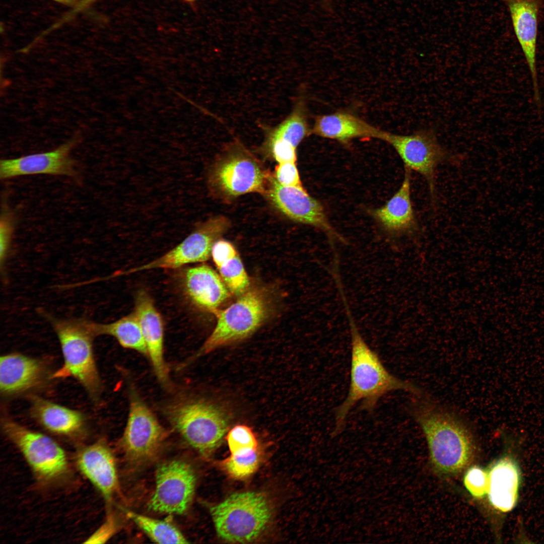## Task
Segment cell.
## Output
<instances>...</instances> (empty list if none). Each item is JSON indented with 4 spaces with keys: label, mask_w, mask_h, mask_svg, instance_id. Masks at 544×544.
I'll use <instances>...</instances> for the list:
<instances>
[{
    "label": "cell",
    "mask_w": 544,
    "mask_h": 544,
    "mask_svg": "<svg viewBox=\"0 0 544 544\" xmlns=\"http://www.w3.org/2000/svg\"><path fill=\"white\" fill-rule=\"evenodd\" d=\"M351 330V357L349 391L335 412V432L342 429L350 411L359 402L373 411L379 400L391 391L404 390L421 394L417 387L398 379L385 367L378 354L365 342L354 322L344 294L341 295Z\"/></svg>",
    "instance_id": "cell-1"
},
{
    "label": "cell",
    "mask_w": 544,
    "mask_h": 544,
    "mask_svg": "<svg viewBox=\"0 0 544 544\" xmlns=\"http://www.w3.org/2000/svg\"><path fill=\"white\" fill-rule=\"evenodd\" d=\"M415 399L411 413L426 438L432 463L444 474H455L467 466L474 449L472 434L455 413L426 398Z\"/></svg>",
    "instance_id": "cell-2"
},
{
    "label": "cell",
    "mask_w": 544,
    "mask_h": 544,
    "mask_svg": "<svg viewBox=\"0 0 544 544\" xmlns=\"http://www.w3.org/2000/svg\"><path fill=\"white\" fill-rule=\"evenodd\" d=\"M40 312L55 332L63 357V364L53 377H73L92 398H96L101 391V382L93 353V341L96 335L92 321L58 318L44 311Z\"/></svg>",
    "instance_id": "cell-3"
},
{
    "label": "cell",
    "mask_w": 544,
    "mask_h": 544,
    "mask_svg": "<svg viewBox=\"0 0 544 544\" xmlns=\"http://www.w3.org/2000/svg\"><path fill=\"white\" fill-rule=\"evenodd\" d=\"M164 414L184 440L205 456L219 446L228 428L225 411L204 399H180L166 406Z\"/></svg>",
    "instance_id": "cell-4"
},
{
    "label": "cell",
    "mask_w": 544,
    "mask_h": 544,
    "mask_svg": "<svg viewBox=\"0 0 544 544\" xmlns=\"http://www.w3.org/2000/svg\"><path fill=\"white\" fill-rule=\"evenodd\" d=\"M215 529L223 539L246 543L258 538L265 530L272 516L267 497L262 493L233 494L210 507Z\"/></svg>",
    "instance_id": "cell-5"
},
{
    "label": "cell",
    "mask_w": 544,
    "mask_h": 544,
    "mask_svg": "<svg viewBox=\"0 0 544 544\" xmlns=\"http://www.w3.org/2000/svg\"><path fill=\"white\" fill-rule=\"evenodd\" d=\"M271 310L270 295L265 289L246 290L234 303L219 310L216 327L195 357L249 336L265 321Z\"/></svg>",
    "instance_id": "cell-6"
},
{
    "label": "cell",
    "mask_w": 544,
    "mask_h": 544,
    "mask_svg": "<svg viewBox=\"0 0 544 544\" xmlns=\"http://www.w3.org/2000/svg\"><path fill=\"white\" fill-rule=\"evenodd\" d=\"M267 177L254 156L236 141L213 166L208 183L215 193L232 198L247 193H265Z\"/></svg>",
    "instance_id": "cell-7"
},
{
    "label": "cell",
    "mask_w": 544,
    "mask_h": 544,
    "mask_svg": "<svg viewBox=\"0 0 544 544\" xmlns=\"http://www.w3.org/2000/svg\"><path fill=\"white\" fill-rule=\"evenodd\" d=\"M129 412L121 439L125 456L131 464L142 465L152 460L165 439L164 428L135 390L129 394Z\"/></svg>",
    "instance_id": "cell-8"
},
{
    "label": "cell",
    "mask_w": 544,
    "mask_h": 544,
    "mask_svg": "<svg viewBox=\"0 0 544 544\" xmlns=\"http://www.w3.org/2000/svg\"><path fill=\"white\" fill-rule=\"evenodd\" d=\"M229 225V221L225 217L210 218L198 224L182 242L161 256L144 264L115 273L112 277L152 269L175 268L206 261L211 255L214 243Z\"/></svg>",
    "instance_id": "cell-9"
},
{
    "label": "cell",
    "mask_w": 544,
    "mask_h": 544,
    "mask_svg": "<svg viewBox=\"0 0 544 544\" xmlns=\"http://www.w3.org/2000/svg\"><path fill=\"white\" fill-rule=\"evenodd\" d=\"M195 484L194 472L186 462L172 460L163 463L156 472L155 488L148 508L160 513H184L192 502Z\"/></svg>",
    "instance_id": "cell-10"
},
{
    "label": "cell",
    "mask_w": 544,
    "mask_h": 544,
    "mask_svg": "<svg viewBox=\"0 0 544 544\" xmlns=\"http://www.w3.org/2000/svg\"><path fill=\"white\" fill-rule=\"evenodd\" d=\"M2 424L5 435L19 448L37 475L51 480L66 471L67 462L65 452L51 438L11 420L4 419Z\"/></svg>",
    "instance_id": "cell-11"
},
{
    "label": "cell",
    "mask_w": 544,
    "mask_h": 544,
    "mask_svg": "<svg viewBox=\"0 0 544 544\" xmlns=\"http://www.w3.org/2000/svg\"><path fill=\"white\" fill-rule=\"evenodd\" d=\"M383 141L395 149L406 168L418 173L426 180L431 195L434 198L435 170L449 157L434 132L422 129L411 134L401 135L385 131Z\"/></svg>",
    "instance_id": "cell-12"
},
{
    "label": "cell",
    "mask_w": 544,
    "mask_h": 544,
    "mask_svg": "<svg viewBox=\"0 0 544 544\" xmlns=\"http://www.w3.org/2000/svg\"><path fill=\"white\" fill-rule=\"evenodd\" d=\"M268 180L265 193L279 211L294 221L324 231L330 237L341 238L330 224L321 204L303 187L282 185L274 177H268Z\"/></svg>",
    "instance_id": "cell-13"
},
{
    "label": "cell",
    "mask_w": 544,
    "mask_h": 544,
    "mask_svg": "<svg viewBox=\"0 0 544 544\" xmlns=\"http://www.w3.org/2000/svg\"><path fill=\"white\" fill-rule=\"evenodd\" d=\"M261 128L265 137L262 148L279 163L295 162L297 147L312 133L303 100H298L291 112L277 125H262Z\"/></svg>",
    "instance_id": "cell-14"
},
{
    "label": "cell",
    "mask_w": 544,
    "mask_h": 544,
    "mask_svg": "<svg viewBox=\"0 0 544 544\" xmlns=\"http://www.w3.org/2000/svg\"><path fill=\"white\" fill-rule=\"evenodd\" d=\"M78 141V137H75L50 151L1 160V179L35 174L76 176V162L70 153Z\"/></svg>",
    "instance_id": "cell-15"
},
{
    "label": "cell",
    "mask_w": 544,
    "mask_h": 544,
    "mask_svg": "<svg viewBox=\"0 0 544 544\" xmlns=\"http://www.w3.org/2000/svg\"><path fill=\"white\" fill-rule=\"evenodd\" d=\"M531 78L534 101L540 104L536 64L537 15L541 0H504Z\"/></svg>",
    "instance_id": "cell-16"
},
{
    "label": "cell",
    "mask_w": 544,
    "mask_h": 544,
    "mask_svg": "<svg viewBox=\"0 0 544 544\" xmlns=\"http://www.w3.org/2000/svg\"><path fill=\"white\" fill-rule=\"evenodd\" d=\"M135 313L146 345L149 358L158 380L163 385L169 382L168 367L164 357V329L161 317L152 299L144 291L136 297Z\"/></svg>",
    "instance_id": "cell-17"
},
{
    "label": "cell",
    "mask_w": 544,
    "mask_h": 544,
    "mask_svg": "<svg viewBox=\"0 0 544 544\" xmlns=\"http://www.w3.org/2000/svg\"><path fill=\"white\" fill-rule=\"evenodd\" d=\"M82 473L109 501L118 489V480L113 455L103 441L85 447L77 458Z\"/></svg>",
    "instance_id": "cell-18"
},
{
    "label": "cell",
    "mask_w": 544,
    "mask_h": 544,
    "mask_svg": "<svg viewBox=\"0 0 544 544\" xmlns=\"http://www.w3.org/2000/svg\"><path fill=\"white\" fill-rule=\"evenodd\" d=\"M405 169L398 190L383 207L372 212L384 229L395 235L413 234L419 229L411 197V170Z\"/></svg>",
    "instance_id": "cell-19"
},
{
    "label": "cell",
    "mask_w": 544,
    "mask_h": 544,
    "mask_svg": "<svg viewBox=\"0 0 544 544\" xmlns=\"http://www.w3.org/2000/svg\"><path fill=\"white\" fill-rule=\"evenodd\" d=\"M223 281L214 270L206 265L186 269L182 277L183 289L190 301L215 315L228 297L227 287Z\"/></svg>",
    "instance_id": "cell-20"
},
{
    "label": "cell",
    "mask_w": 544,
    "mask_h": 544,
    "mask_svg": "<svg viewBox=\"0 0 544 544\" xmlns=\"http://www.w3.org/2000/svg\"><path fill=\"white\" fill-rule=\"evenodd\" d=\"M44 367L38 360L19 354L3 356L0 360V388L12 395L35 388L45 381Z\"/></svg>",
    "instance_id": "cell-21"
},
{
    "label": "cell",
    "mask_w": 544,
    "mask_h": 544,
    "mask_svg": "<svg viewBox=\"0 0 544 544\" xmlns=\"http://www.w3.org/2000/svg\"><path fill=\"white\" fill-rule=\"evenodd\" d=\"M312 132L322 138L347 143L354 139L363 138L382 140L385 131L352 113L338 111L318 115L312 127Z\"/></svg>",
    "instance_id": "cell-22"
},
{
    "label": "cell",
    "mask_w": 544,
    "mask_h": 544,
    "mask_svg": "<svg viewBox=\"0 0 544 544\" xmlns=\"http://www.w3.org/2000/svg\"><path fill=\"white\" fill-rule=\"evenodd\" d=\"M488 473L487 494L492 506L502 512L515 506L520 484V473L515 462L509 457L497 461Z\"/></svg>",
    "instance_id": "cell-23"
},
{
    "label": "cell",
    "mask_w": 544,
    "mask_h": 544,
    "mask_svg": "<svg viewBox=\"0 0 544 544\" xmlns=\"http://www.w3.org/2000/svg\"><path fill=\"white\" fill-rule=\"evenodd\" d=\"M34 418L48 430L60 435L73 436L82 431L85 420L80 412L38 396L31 397Z\"/></svg>",
    "instance_id": "cell-24"
},
{
    "label": "cell",
    "mask_w": 544,
    "mask_h": 544,
    "mask_svg": "<svg viewBox=\"0 0 544 544\" xmlns=\"http://www.w3.org/2000/svg\"><path fill=\"white\" fill-rule=\"evenodd\" d=\"M92 327L96 336H111L122 347L148 356L146 345L134 312L109 323H99L92 321Z\"/></svg>",
    "instance_id": "cell-25"
},
{
    "label": "cell",
    "mask_w": 544,
    "mask_h": 544,
    "mask_svg": "<svg viewBox=\"0 0 544 544\" xmlns=\"http://www.w3.org/2000/svg\"><path fill=\"white\" fill-rule=\"evenodd\" d=\"M126 516L154 541L159 543H186L189 542L180 530L167 521L138 513L124 510Z\"/></svg>",
    "instance_id": "cell-26"
},
{
    "label": "cell",
    "mask_w": 544,
    "mask_h": 544,
    "mask_svg": "<svg viewBox=\"0 0 544 544\" xmlns=\"http://www.w3.org/2000/svg\"><path fill=\"white\" fill-rule=\"evenodd\" d=\"M258 449L231 454L222 460L221 466L230 477L242 480L251 475L257 469L260 463Z\"/></svg>",
    "instance_id": "cell-27"
},
{
    "label": "cell",
    "mask_w": 544,
    "mask_h": 544,
    "mask_svg": "<svg viewBox=\"0 0 544 544\" xmlns=\"http://www.w3.org/2000/svg\"><path fill=\"white\" fill-rule=\"evenodd\" d=\"M217 268L227 288L233 293L241 295L247 290L249 279L238 254L227 259Z\"/></svg>",
    "instance_id": "cell-28"
},
{
    "label": "cell",
    "mask_w": 544,
    "mask_h": 544,
    "mask_svg": "<svg viewBox=\"0 0 544 544\" xmlns=\"http://www.w3.org/2000/svg\"><path fill=\"white\" fill-rule=\"evenodd\" d=\"M226 440L231 454L258 449L256 437L251 429L246 425L234 427L228 433Z\"/></svg>",
    "instance_id": "cell-29"
},
{
    "label": "cell",
    "mask_w": 544,
    "mask_h": 544,
    "mask_svg": "<svg viewBox=\"0 0 544 544\" xmlns=\"http://www.w3.org/2000/svg\"><path fill=\"white\" fill-rule=\"evenodd\" d=\"M15 223L14 215L6 205H4L0 220V262L2 271L11 246Z\"/></svg>",
    "instance_id": "cell-30"
},
{
    "label": "cell",
    "mask_w": 544,
    "mask_h": 544,
    "mask_svg": "<svg viewBox=\"0 0 544 544\" xmlns=\"http://www.w3.org/2000/svg\"><path fill=\"white\" fill-rule=\"evenodd\" d=\"M464 483L472 496L478 498H482L488 492V473L479 467L473 466L466 472Z\"/></svg>",
    "instance_id": "cell-31"
},
{
    "label": "cell",
    "mask_w": 544,
    "mask_h": 544,
    "mask_svg": "<svg viewBox=\"0 0 544 544\" xmlns=\"http://www.w3.org/2000/svg\"><path fill=\"white\" fill-rule=\"evenodd\" d=\"M274 177L284 186L303 187L295 162L279 163L275 168Z\"/></svg>",
    "instance_id": "cell-32"
},
{
    "label": "cell",
    "mask_w": 544,
    "mask_h": 544,
    "mask_svg": "<svg viewBox=\"0 0 544 544\" xmlns=\"http://www.w3.org/2000/svg\"><path fill=\"white\" fill-rule=\"evenodd\" d=\"M117 524L113 515H109L105 522L87 540L86 543H103L115 533Z\"/></svg>",
    "instance_id": "cell-33"
},
{
    "label": "cell",
    "mask_w": 544,
    "mask_h": 544,
    "mask_svg": "<svg viewBox=\"0 0 544 544\" xmlns=\"http://www.w3.org/2000/svg\"><path fill=\"white\" fill-rule=\"evenodd\" d=\"M237 254L234 246L230 242L224 240L216 241L211 252L213 261L217 267Z\"/></svg>",
    "instance_id": "cell-34"
},
{
    "label": "cell",
    "mask_w": 544,
    "mask_h": 544,
    "mask_svg": "<svg viewBox=\"0 0 544 544\" xmlns=\"http://www.w3.org/2000/svg\"><path fill=\"white\" fill-rule=\"evenodd\" d=\"M98 0H79L77 4L68 13L63 15L52 26L55 29L60 27L62 24L70 21L80 13L85 10L92 4Z\"/></svg>",
    "instance_id": "cell-35"
},
{
    "label": "cell",
    "mask_w": 544,
    "mask_h": 544,
    "mask_svg": "<svg viewBox=\"0 0 544 544\" xmlns=\"http://www.w3.org/2000/svg\"><path fill=\"white\" fill-rule=\"evenodd\" d=\"M59 4L73 8L79 0H52Z\"/></svg>",
    "instance_id": "cell-36"
},
{
    "label": "cell",
    "mask_w": 544,
    "mask_h": 544,
    "mask_svg": "<svg viewBox=\"0 0 544 544\" xmlns=\"http://www.w3.org/2000/svg\"><path fill=\"white\" fill-rule=\"evenodd\" d=\"M323 8L327 11L331 9V0H321Z\"/></svg>",
    "instance_id": "cell-37"
},
{
    "label": "cell",
    "mask_w": 544,
    "mask_h": 544,
    "mask_svg": "<svg viewBox=\"0 0 544 544\" xmlns=\"http://www.w3.org/2000/svg\"><path fill=\"white\" fill-rule=\"evenodd\" d=\"M180 1H182L183 2H184V3H186L191 4V3H193L197 1L198 0H180Z\"/></svg>",
    "instance_id": "cell-38"
}]
</instances>
